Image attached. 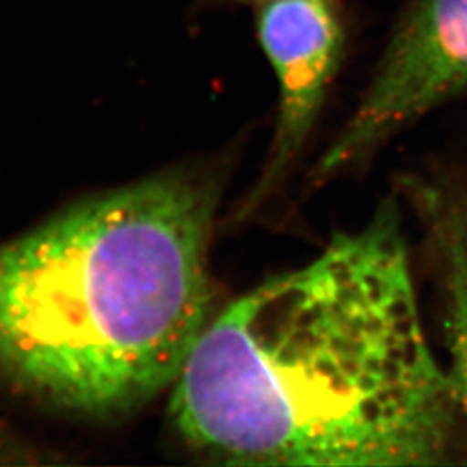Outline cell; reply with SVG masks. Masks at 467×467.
<instances>
[{
    "mask_svg": "<svg viewBox=\"0 0 467 467\" xmlns=\"http://www.w3.org/2000/svg\"><path fill=\"white\" fill-rule=\"evenodd\" d=\"M459 416L393 202L210 318L170 400L187 447L233 466L451 464Z\"/></svg>",
    "mask_w": 467,
    "mask_h": 467,
    "instance_id": "obj_1",
    "label": "cell"
},
{
    "mask_svg": "<svg viewBox=\"0 0 467 467\" xmlns=\"http://www.w3.org/2000/svg\"><path fill=\"white\" fill-rule=\"evenodd\" d=\"M213 213L210 187L170 173L0 246V368L90 416L173 386L212 318Z\"/></svg>",
    "mask_w": 467,
    "mask_h": 467,
    "instance_id": "obj_2",
    "label": "cell"
},
{
    "mask_svg": "<svg viewBox=\"0 0 467 467\" xmlns=\"http://www.w3.org/2000/svg\"><path fill=\"white\" fill-rule=\"evenodd\" d=\"M467 90V0H410L368 92L318 161L326 181Z\"/></svg>",
    "mask_w": 467,
    "mask_h": 467,
    "instance_id": "obj_3",
    "label": "cell"
},
{
    "mask_svg": "<svg viewBox=\"0 0 467 467\" xmlns=\"http://www.w3.org/2000/svg\"><path fill=\"white\" fill-rule=\"evenodd\" d=\"M258 40L279 84V113L267 161L248 208L270 194L312 132L343 54V26L329 0H267Z\"/></svg>",
    "mask_w": 467,
    "mask_h": 467,
    "instance_id": "obj_4",
    "label": "cell"
},
{
    "mask_svg": "<svg viewBox=\"0 0 467 467\" xmlns=\"http://www.w3.org/2000/svg\"><path fill=\"white\" fill-rule=\"evenodd\" d=\"M410 194L424 222L443 291L451 358L449 378L467 422V194L449 185L420 181L410 187Z\"/></svg>",
    "mask_w": 467,
    "mask_h": 467,
    "instance_id": "obj_5",
    "label": "cell"
},
{
    "mask_svg": "<svg viewBox=\"0 0 467 467\" xmlns=\"http://www.w3.org/2000/svg\"><path fill=\"white\" fill-rule=\"evenodd\" d=\"M262 2H267V0H262Z\"/></svg>",
    "mask_w": 467,
    "mask_h": 467,
    "instance_id": "obj_6",
    "label": "cell"
}]
</instances>
